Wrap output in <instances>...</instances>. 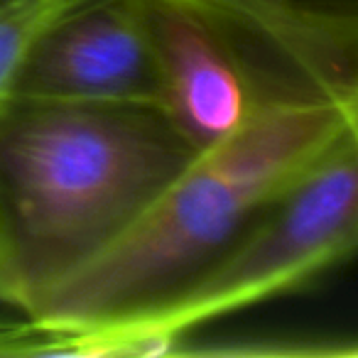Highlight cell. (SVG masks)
Listing matches in <instances>:
<instances>
[{
  "label": "cell",
  "mask_w": 358,
  "mask_h": 358,
  "mask_svg": "<svg viewBox=\"0 0 358 358\" xmlns=\"http://www.w3.org/2000/svg\"><path fill=\"white\" fill-rule=\"evenodd\" d=\"M351 133L358 115L336 106H273L199 150L108 248L27 314L57 336L52 356H103L185 292L278 192Z\"/></svg>",
  "instance_id": "obj_1"
},
{
  "label": "cell",
  "mask_w": 358,
  "mask_h": 358,
  "mask_svg": "<svg viewBox=\"0 0 358 358\" xmlns=\"http://www.w3.org/2000/svg\"><path fill=\"white\" fill-rule=\"evenodd\" d=\"M10 99L159 108L148 0H69L32 42Z\"/></svg>",
  "instance_id": "obj_5"
},
{
  "label": "cell",
  "mask_w": 358,
  "mask_h": 358,
  "mask_svg": "<svg viewBox=\"0 0 358 358\" xmlns=\"http://www.w3.org/2000/svg\"><path fill=\"white\" fill-rule=\"evenodd\" d=\"M159 108L196 150L224 140L255 113L238 66L185 0H148Z\"/></svg>",
  "instance_id": "obj_6"
},
{
  "label": "cell",
  "mask_w": 358,
  "mask_h": 358,
  "mask_svg": "<svg viewBox=\"0 0 358 358\" xmlns=\"http://www.w3.org/2000/svg\"><path fill=\"white\" fill-rule=\"evenodd\" d=\"M356 241L358 133H351L278 192L185 292L103 356H162L182 334L304 289L351 260Z\"/></svg>",
  "instance_id": "obj_3"
},
{
  "label": "cell",
  "mask_w": 358,
  "mask_h": 358,
  "mask_svg": "<svg viewBox=\"0 0 358 358\" xmlns=\"http://www.w3.org/2000/svg\"><path fill=\"white\" fill-rule=\"evenodd\" d=\"M57 336L40 329L22 309L0 299V356H52Z\"/></svg>",
  "instance_id": "obj_8"
},
{
  "label": "cell",
  "mask_w": 358,
  "mask_h": 358,
  "mask_svg": "<svg viewBox=\"0 0 358 358\" xmlns=\"http://www.w3.org/2000/svg\"><path fill=\"white\" fill-rule=\"evenodd\" d=\"M66 3L69 0H17L0 8V108L10 101L32 42Z\"/></svg>",
  "instance_id": "obj_7"
},
{
  "label": "cell",
  "mask_w": 358,
  "mask_h": 358,
  "mask_svg": "<svg viewBox=\"0 0 358 358\" xmlns=\"http://www.w3.org/2000/svg\"><path fill=\"white\" fill-rule=\"evenodd\" d=\"M238 66L255 110L336 106L358 115V0H185Z\"/></svg>",
  "instance_id": "obj_4"
},
{
  "label": "cell",
  "mask_w": 358,
  "mask_h": 358,
  "mask_svg": "<svg viewBox=\"0 0 358 358\" xmlns=\"http://www.w3.org/2000/svg\"><path fill=\"white\" fill-rule=\"evenodd\" d=\"M10 3H17V0H0V8H3V6H10Z\"/></svg>",
  "instance_id": "obj_9"
},
{
  "label": "cell",
  "mask_w": 358,
  "mask_h": 358,
  "mask_svg": "<svg viewBox=\"0 0 358 358\" xmlns=\"http://www.w3.org/2000/svg\"><path fill=\"white\" fill-rule=\"evenodd\" d=\"M196 152L157 106L10 99L0 108V299L30 314Z\"/></svg>",
  "instance_id": "obj_2"
}]
</instances>
